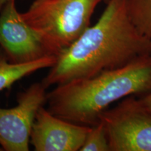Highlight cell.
Wrapping results in <instances>:
<instances>
[{
  "instance_id": "obj_1",
  "label": "cell",
  "mask_w": 151,
  "mask_h": 151,
  "mask_svg": "<svg viewBox=\"0 0 151 151\" xmlns=\"http://www.w3.org/2000/svg\"><path fill=\"white\" fill-rule=\"evenodd\" d=\"M151 55V39L132 22L127 0H111L97 22L58 56L41 83L46 88L89 78Z\"/></svg>"
},
{
  "instance_id": "obj_2",
  "label": "cell",
  "mask_w": 151,
  "mask_h": 151,
  "mask_svg": "<svg viewBox=\"0 0 151 151\" xmlns=\"http://www.w3.org/2000/svg\"><path fill=\"white\" fill-rule=\"evenodd\" d=\"M151 92V55L89 78L58 85L47 92V109L55 116L82 125H95L111 104Z\"/></svg>"
},
{
  "instance_id": "obj_3",
  "label": "cell",
  "mask_w": 151,
  "mask_h": 151,
  "mask_svg": "<svg viewBox=\"0 0 151 151\" xmlns=\"http://www.w3.org/2000/svg\"><path fill=\"white\" fill-rule=\"evenodd\" d=\"M103 0H35L22 18L49 53L58 57L90 26Z\"/></svg>"
},
{
  "instance_id": "obj_4",
  "label": "cell",
  "mask_w": 151,
  "mask_h": 151,
  "mask_svg": "<svg viewBox=\"0 0 151 151\" xmlns=\"http://www.w3.org/2000/svg\"><path fill=\"white\" fill-rule=\"evenodd\" d=\"M110 151H151V114L141 109L135 96L122 99L101 113Z\"/></svg>"
},
{
  "instance_id": "obj_5",
  "label": "cell",
  "mask_w": 151,
  "mask_h": 151,
  "mask_svg": "<svg viewBox=\"0 0 151 151\" xmlns=\"http://www.w3.org/2000/svg\"><path fill=\"white\" fill-rule=\"evenodd\" d=\"M47 88L35 83L17 97L13 108L0 107V147L5 151H28L36 114L47 100Z\"/></svg>"
},
{
  "instance_id": "obj_6",
  "label": "cell",
  "mask_w": 151,
  "mask_h": 151,
  "mask_svg": "<svg viewBox=\"0 0 151 151\" xmlns=\"http://www.w3.org/2000/svg\"><path fill=\"white\" fill-rule=\"evenodd\" d=\"M0 47L11 63H29L52 55L22 19L16 0L6 3L0 11Z\"/></svg>"
},
{
  "instance_id": "obj_7",
  "label": "cell",
  "mask_w": 151,
  "mask_h": 151,
  "mask_svg": "<svg viewBox=\"0 0 151 151\" xmlns=\"http://www.w3.org/2000/svg\"><path fill=\"white\" fill-rule=\"evenodd\" d=\"M90 128L55 116L43 106L36 114L30 143L36 151H78Z\"/></svg>"
},
{
  "instance_id": "obj_8",
  "label": "cell",
  "mask_w": 151,
  "mask_h": 151,
  "mask_svg": "<svg viewBox=\"0 0 151 151\" xmlns=\"http://www.w3.org/2000/svg\"><path fill=\"white\" fill-rule=\"evenodd\" d=\"M58 60L55 55H50L29 63H11L6 55L0 47V92L9 89L17 81L41 69L52 67Z\"/></svg>"
},
{
  "instance_id": "obj_9",
  "label": "cell",
  "mask_w": 151,
  "mask_h": 151,
  "mask_svg": "<svg viewBox=\"0 0 151 151\" xmlns=\"http://www.w3.org/2000/svg\"><path fill=\"white\" fill-rule=\"evenodd\" d=\"M132 22L143 36L151 39V0H127Z\"/></svg>"
},
{
  "instance_id": "obj_10",
  "label": "cell",
  "mask_w": 151,
  "mask_h": 151,
  "mask_svg": "<svg viewBox=\"0 0 151 151\" xmlns=\"http://www.w3.org/2000/svg\"><path fill=\"white\" fill-rule=\"evenodd\" d=\"M80 151H110L106 132L101 122L92 126Z\"/></svg>"
},
{
  "instance_id": "obj_11",
  "label": "cell",
  "mask_w": 151,
  "mask_h": 151,
  "mask_svg": "<svg viewBox=\"0 0 151 151\" xmlns=\"http://www.w3.org/2000/svg\"><path fill=\"white\" fill-rule=\"evenodd\" d=\"M135 99L141 109L151 114V92L141 96H135Z\"/></svg>"
},
{
  "instance_id": "obj_12",
  "label": "cell",
  "mask_w": 151,
  "mask_h": 151,
  "mask_svg": "<svg viewBox=\"0 0 151 151\" xmlns=\"http://www.w3.org/2000/svg\"><path fill=\"white\" fill-rule=\"evenodd\" d=\"M9 1H11V0H0V11L2 9V7L4 6L5 4L7 3Z\"/></svg>"
},
{
  "instance_id": "obj_13",
  "label": "cell",
  "mask_w": 151,
  "mask_h": 151,
  "mask_svg": "<svg viewBox=\"0 0 151 151\" xmlns=\"http://www.w3.org/2000/svg\"><path fill=\"white\" fill-rule=\"evenodd\" d=\"M111 1V0H103V1H104L106 4H107L108 2H109V1Z\"/></svg>"
},
{
  "instance_id": "obj_14",
  "label": "cell",
  "mask_w": 151,
  "mask_h": 151,
  "mask_svg": "<svg viewBox=\"0 0 151 151\" xmlns=\"http://www.w3.org/2000/svg\"><path fill=\"white\" fill-rule=\"evenodd\" d=\"M2 150H3V149H2V148H1V147H0V151H2Z\"/></svg>"
}]
</instances>
